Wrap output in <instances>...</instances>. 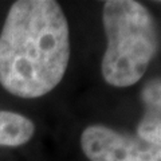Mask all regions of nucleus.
<instances>
[{
  "instance_id": "nucleus-6",
  "label": "nucleus",
  "mask_w": 161,
  "mask_h": 161,
  "mask_svg": "<svg viewBox=\"0 0 161 161\" xmlns=\"http://www.w3.org/2000/svg\"><path fill=\"white\" fill-rule=\"evenodd\" d=\"M141 101L145 106V113L161 115V78L150 79L144 85Z\"/></svg>"
},
{
  "instance_id": "nucleus-4",
  "label": "nucleus",
  "mask_w": 161,
  "mask_h": 161,
  "mask_svg": "<svg viewBox=\"0 0 161 161\" xmlns=\"http://www.w3.org/2000/svg\"><path fill=\"white\" fill-rule=\"evenodd\" d=\"M35 133V125L26 115L0 110V147H20L27 144Z\"/></svg>"
},
{
  "instance_id": "nucleus-1",
  "label": "nucleus",
  "mask_w": 161,
  "mask_h": 161,
  "mask_svg": "<svg viewBox=\"0 0 161 161\" xmlns=\"http://www.w3.org/2000/svg\"><path fill=\"white\" fill-rule=\"evenodd\" d=\"M70 59L69 23L54 0H19L0 32V85L19 98H39L63 79Z\"/></svg>"
},
{
  "instance_id": "nucleus-2",
  "label": "nucleus",
  "mask_w": 161,
  "mask_h": 161,
  "mask_svg": "<svg viewBox=\"0 0 161 161\" xmlns=\"http://www.w3.org/2000/svg\"><path fill=\"white\" fill-rule=\"evenodd\" d=\"M108 47L101 73L110 86L129 87L144 77L158 50L153 15L134 0H108L102 9Z\"/></svg>"
},
{
  "instance_id": "nucleus-5",
  "label": "nucleus",
  "mask_w": 161,
  "mask_h": 161,
  "mask_svg": "<svg viewBox=\"0 0 161 161\" xmlns=\"http://www.w3.org/2000/svg\"><path fill=\"white\" fill-rule=\"evenodd\" d=\"M137 136L150 144L161 147V115L145 113L137 125Z\"/></svg>"
},
{
  "instance_id": "nucleus-3",
  "label": "nucleus",
  "mask_w": 161,
  "mask_h": 161,
  "mask_svg": "<svg viewBox=\"0 0 161 161\" xmlns=\"http://www.w3.org/2000/svg\"><path fill=\"white\" fill-rule=\"evenodd\" d=\"M80 148L90 161H161L158 145L98 124L82 132Z\"/></svg>"
}]
</instances>
